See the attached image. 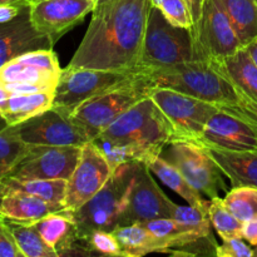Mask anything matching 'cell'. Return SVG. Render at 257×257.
Listing matches in <instances>:
<instances>
[{"label":"cell","mask_w":257,"mask_h":257,"mask_svg":"<svg viewBox=\"0 0 257 257\" xmlns=\"http://www.w3.org/2000/svg\"><path fill=\"white\" fill-rule=\"evenodd\" d=\"M151 0L98 3L69 68L138 70Z\"/></svg>","instance_id":"6da1fadb"},{"label":"cell","mask_w":257,"mask_h":257,"mask_svg":"<svg viewBox=\"0 0 257 257\" xmlns=\"http://www.w3.org/2000/svg\"><path fill=\"white\" fill-rule=\"evenodd\" d=\"M177 141L172 125L151 97L123 113L92 141L113 168L128 162L147 165Z\"/></svg>","instance_id":"7a4b0ae2"},{"label":"cell","mask_w":257,"mask_h":257,"mask_svg":"<svg viewBox=\"0 0 257 257\" xmlns=\"http://www.w3.org/2000/svg\"><path fill=\"white\" fill-rule=\"evenodd\" d=\"M141 163L128 162L117 166L107 183L73 212L78 240L85 241L94 231H113L118 227Z\"/></svg>","instance_id":"3957f363"},{"label":"cell","mask_w":257,"mask_h":257,"mask_svg":"<svg viewBox=\"0 0 257 257\" xmlns=\"http://www.w3.org/2000/svg\"><path fill=\"white\" fill-rule=\"evenodd\" d=\"M153 88L147 74L140 72L132 79L80 104L70 118L88 140L93 141L123 113L150 97Z\"/></svg>","instance_id":"277c9868"},{"label":"cell","mask_w":257,"mask_h":257,"mask_svg":"<svg viewBox=\"0 0 257 257\" xmlns=\"http://www.w3.org/2000/svg\"><path fill=\"white\" fill-rule=\"evenodd\" d=\"M195 59L191 29L171 24L160 8H151L138 60L140 72H152Z\"/></svg>","instance_id":"5b68a950"},{"label":"cell","mask_w":257,"mask_h":257,"mask_svg":"<svg viewBox=\"0 0 257 257\" xmlns=\"http://www.w3.org/2000/svg\"><path fill=\"white\" fill-rule=\"evenodd\" d=\"M140 70H103L90 68L62 69L52 108L70 117L87 100L132 79Z\"/></svg>","instance_id":"8992f818"},{"label":"cell","mask_w":257,"mask_h":257,"mask_svg":"<svg viewBox=\"0 0 257 257\" xmlns=\"http://www.w3.org/2000/svg\"><path fill=\"white\" fill-rule=\"evenodd\" d=\"M150 97L171 123L177 141L197 142L211 118L218 112L212 103L170 88L155 87Z\"/></svg>","instance_id":"52a82bcc"},{"label":"cell","mask_w":257,"mask_h":257,"mask_svg":"<svg viewBox=\"0 0 257 257\" xmlns=\"http://www.w3.org/2000/svg\"><path fill=\"white\" fill-rule=\"evenodd\" d=\"M192 38L193 60H222L243 48L221 0H205L202 14L192 30Z\"/></svg>","instance_id":"ba28073f"},{"label":"cell","mask_w":257,"mask_h":257,"mask_svg":"<svg viewBox=\"0 0 257 257\" xmlns=\"http://www.w3.org/2000/svg\"><path fill=\"white\" fill-rule=\"evenodd\" d=\"M167 147L166 160L176 166L198 192L215 198L220 190H225V175L207 148L191 141H175Z\"/></svg>","instance_id":"9c48e42d"},{"label":"cell","mask_w":257,"mask_h":257,"mask_svg":"<svg viewBox=\"0 0 257 257\" xmlns=\"http://www.w3.org/2000/svg\"><path fill=\"white\" fill-rule=\"evenodd\" d=\"M114 168L90 141L82 146L79 161L68 180L65 208L74 212L90 200L112 176Z\"/></svg>","instance_id":"30bf717a"},{"label":"cell","mask_w":257,"mask_h":257,"mask_svg":"<svg viewBox=\"0 0 257 257\" xmlns=\"http://www.w3.org/2000/svg\"><path fill=\"white\" fill-rule=\"evenodd\" d=\"M82 146H33L12 173L19 180H69L79 161Z\"/></svg>","instance_id":"8fae6325"},{"label":"cell","mask_w":257,"mask_h":257,"mask_svg":"<svg viewBox=\"0 0 257 257\" xmlns=\"http://www.w3.org/2000/svg\"><path fill=\"white\" fill-rule=\"evenodd\" d=\"M14 130L29 146H84L90 142L72 118L54 108L15 124Z\"/></svg>","instance_id":"7c38bea8"},{"label":"cell","mask_w":257,"mask_h":257,"mask_svg":"<svg viewBox=\"0 0 257 257\" xmlns=\"http://www.w3.org/2000/svg\"><path fill=\"white\" fill-rule=\"evenodd\" d=\"M176 203H173L158 187L151 176L146 163H141L136 180L130 193L127 208L123 213L118 227L142 223L155 218L173 217Z\"/></svg>","instance_id":"4fadbf2b"},{"label":"cell","mask_w":257,"mask_h":257,"mask_svg":"<svg viewBox=\"0 0 257 257\" xmlns=\"http://www.w3.org/2000/svg\"><path fill=\"white\" fill-rule=\"evenodd\" d=\"M95 5L97 0H35L30 4V18L35 29L55 44Z\"/></svg>","instance_id":"5bb4252c"},{"label":"cell","mask_w":257,"mask_h":257,"mask_svg":"<svg viewBox=\"0 0 257 257\" xmlns=\"http://www.w3.org/2000/svg\"><path fill=\"white\" fill-rule=\"evenodd\" d=\"M196 143L206 148L257 153V127L218 110Z\"/></svg>","instance_id":"9a60e30c"},{"label":"cell","mask_w":257,"mask_h":257,"mask_svg":"<svg viewBox=\"0 0 257 257\" xmlns=\"http://www.w3.org/2000/svg\"><path fill=\"white\" fill-rule=\"evenodd\" d=\"M54 43L35 29L27 5L17 18L0 24V68L28 52L52 49Z\"/></svg>","instance_id":"2e32d148"},{"label":"cell","mask_w":257,"mask_h":257,"mask_svg":"<svg viewBox=\"0 0 257 257\" xmlns=\"http://www.w3.org/2000/svg\"><path fill=\"white\" fill-rule=\"evenodd\" d=\"M64 210H67L64 206L48 202L28 193L7 191L2 203V217L15 222L34 223L50 213Z\"/></svg>","instance_id":"e0dca14e"},{"label":"cell","mask_w":257,"mask_h":257,"mask_svg":"<svg viewBox=\"0 0 257 257\" xmlns=\"http://www.w3.org/2000/svg\"><path fill=\"white\" fill-rule=\"evenodd\" d=\"M33 225L43 240L53 250L57 251L58 256H69L77 241H79L77 238V227L73 212L68 210L50 213Z\"/></svg>","instance_id":"ac0fdd59"},{"label":"cell","mask_w":257,"mask_h":257,"mask_svg":"<svg viewBox=\"0 0 257 257\" xmlns=\"http://www.w3.org/2000/svg\"><path fill=\"white\" fill-rule=\"evenodd\" d=\"M232 187L257 188V153L207 148Z\"/></svg>","instance_id":"d6986e66"},{"label":"cell","mask_w":257,"mask_h":257,"mask_svg":"<svg viewBox=\"0 0 257 257\" xmlns=\"http://www.w3.org/2000/svg\"><path fill=\"white\" fill-rule=\"evenodd\" d=\"M207 63L257 103V65L245 47L225 59Z\"/></svg>","instance_id":"ffe728a7"},{"label":"cell","mask_w":257,"mask_h":257,"mask_svg":"<svg viewBox=\"0 0 257 257\" xmlns=\"http://www.w3.org/2000/svg\"><path fill=\"white\" fill-rule=\"evenodd\" d=\"M147 166L151 172L155 173L163 185L175 191L188 205L195 206V207L208 212L210 201H206L202 197V193L198 192L195 187H192L190 182L185 178V176L180 172V170L171 162H168L162 155L156 156L153 160H151L147 163Z\"/></svg>","instance_id":"44dd1931"},{"label":"cell","mask_w":257,"mask_h":257,"mask_svg":"<svg viewBox=\"0 0 257 257\" xmlns=\"http://www.w3.org/2000/svg\"><path fill=\"white\" fill-rule=\"evenodd\" d=\"M55 90L12 94L0 108V115L8 125H15L52 108Z\"/></svg>","instance_id":"7402d4cb"},{"label":"cell","mask_w":257,"mask_h":257,"mask_svg":"<svg viewBox=\"0 0 257 257\" xmlns=\"http://www.w3.org/2000/svg\"><path fill=\"white\" fill-rule=\"evenodd\" d=\"M123 251V257H142L153 252H167L168 247L141 223L117 227L112 231Z\"/></svg>","instance_id":"603a6c76"},{"label":"cell","mask_w":257,"mask_h":257,"mask_svg":"<svg viewBox=\"0 0 257 257\" xmlns=\"http://www.w3.org/2000/svg\"><path fill=\"white\" fill-rule=\"evenodd\" d=\"M242 47L257 38V0H221Z\"/></svg>","instance_id":"cb8c5ba5"},{"label":"cell","mask_w":257,"mask_h":257,"mask_svg":"<svg viewBox=\"0 0 257 257\" xmlns=\"http://www.w3.org/2000/svg\"><path fill=\"white\" fill-rule=\"evenodd\" d=\"M60 73L50 72L33 64L14 59L0 68V83H30L39 84L49 90H55Z\"/></svg>","instance_id":"d4e9b609"},{"label":"cell","mask_w":257,"mask_h":257,"mask_svg":"<svg viewBox=\"0 0 257 257\" xmlns=\"http://www.w3.org/2000/svg\"><path fill=\"white\" fill-rule=\"evenodd\" d=\"M7 191L28 193L65 207L68 180H19L5 176Z\"/></svg>","instance_id":"484cf974"},{"label":"cell","mask_w":257,"mask_h":257,"mask_svg":"<svg viewBox=\"0 0 257 257\" xmlns=\"http://www.w3.org/2000/svg\"><path fill=\"white\" fill-rule=\"evenodd\" d=\"M23 257H59L40 236L33 223L15 222L4 218Z\"/></svg>","instance_id":"4316f807"},{"label":"cell","mask_w":257,"mask_h":257,"mask_svg":"<svg viewBox=\"0 0 257 257\" xmlns=\"http://www.w3.org/2000/svg\"><path fill=\"white\" fill-rule=\"evenodd\" d=\"M33 146L23 142L17 135L14 125L0 128V166L14 170L23 160L28 157Z\"/></svg>","instance_id":"83f0119b"},{"label":"cell","mask_w":257,"mask_h":257,"mask_svg":"<svg viewBox=\"0 0 257 257\" xmlns=\"http://www.w3.org/2000/svg\"><path fill=\"white\" fill-rule=\"evenodd\" d=\"M226 207L241 222L257 218V188L232 187L223 198Z\"/></svg>","instance_id":"f1b7e54d"},{"label":"cell","mask_w":257,"mask_h":257,"mask_svg":"<svg viewBox=\"0 0 257 257\" xmlns=\"http://www.w3.org/2000/svg\"><path fill=\"white\" fill-rule=\"evenodd\" d=\"M208 216H210L213 228L222 240L233 237L242 238L243 222H241L238 218H236L230 212V210L226 207L225 202H223V198H211L210 207H208Z\"/></svg>","instance_id":"f546056e"},{"label":"cell","mask_w":257,"mask_h":257,"mask_svg":"<svg viewBox=\"0 0 257 257\" xmlns=\"http://www.w3.org/2000/svg\"><path fill=\"white\" fill-rule=\"evenodd\" d=\"M90 252L94 255L123 256L122 247L112 231H94L85 240Z\"/></svg>","instance_id":"4dcf8cb0"},{"label":"cell","mask_w":257,"mask_h":257,"mask_svg":"<svg viewBox=\"0 0 257 257\" xmlns=\"http://www.w3.org/2000/svg\"><path fill=\"white\" fill-rule=\"evenodd\" d=\"M158 8L171 24L175 27L187 28L192 32V18L185 0H165Z\"/></svg>","instance_id":"1f68e13d"},{"label":"cell","mask_w":257,"mask_h":257,"mask_svg":"<svg viewBox=\"0 0 257 257\" xmlns=\"http://www.w3.org/2000/svg\"><path fill=\"white\" fill-rule=\"evenodd\" d=\"M217 257H253V248L243 242V238L233 237L222 240L216 247Z\"/></svg>","instance_id":"d6a6232c"},{"label":"cell","mask_w":257,"mask_h":257,"mask_svg":"<svg viewBox=\"0 0 257 257\" xmlns=\"http://www.w3.org/2000/svg\"><path fill=\"white\" fill-rule=\"evenodd\" d=\"M0 257H23L4 218H0Z\"/></svg>","instance_id":"836d02e7"},{"label":"cell","mask_w":257,"mask_h":257,"mask_svg":"<svg viewBox=\"0 0 257 257\" xmlns=\"http://www.w3.org/2000/svg\"><path fill=\"white\" fill-rule=\"evenodd\" d=\"M27 5L24 4H3L0 5V24L8 23L18 17L22 9Z\"/></svg>","instance_id":"e575fe53"},{"label":"cell","mask_w":257,"mask_h":257,"mask_svg":"<svg viewBox=\"0 0 257 257\" xmlns=\"http://www.w3.org/2000/svg\"><path fill=\"white\" fill-rule=\"evenodd\" d=\"M242 238H245L250 245L257 246V218L243 222Z\"/></svg>","instance_id":"d590c367"},{"label":"cell","mask_w":257,"mask_h":257,"mask_svg":"<svg viewBox=\"0 0 257 257\" xmlns=\"http://www.w3.org/2000/svg\"><path fill=\"white\" fill-rule=\"evenodd\" d=\"M185 2H186V5H187L188 10H190L191 18H192V23H193L192 30H193L196 25H197L198 20H200L201 14H202L205 0H185Z\"/></svg>","instance_id":"8d00e7d4"},{"label":"cell","mask_w":257,"mask_h":257,"mask_svg":"<svg viewBox=\"0 0 257 257\" xmlns=\"http://www.w3.org/2000/svg\"><path fill=\"white\" fill-rule=\"evenodd\" d=\"M10 95H12V93L7 89V87L3 83H0V108L4 105V103L7 102Z\"/></svg>","instance_id":"74e56055"},{"label":"cell","mask_w":257,"mask_h":257,"mask_svg":"<svg viewBox=\"0 0 257 257\" xmlns=\"http://www.w3.org/2000/svg\"><path fill=\"white\" fill-rule=\"evenodd\" d=\"M245 48L247 49V52L250 53L251 58H252L253 62H255L256 65H257V38L255 40H253V42H251L250 44L246 45Z\"/></svg>","instance_id":"f35d334b"},{"label":"cell","mask_w":257,"mask_h":257,"mask_svg":"<svg viewBox=\"0 0 257 257\" xmlns=\"http://www.w3.org/2000/svg\"><path fill=\"white\" fill-rule=\"evenodd\" d=\"M7 195V185H5V177H2L0 176V218L2 217V203H3V198L4 196Z\"/></svg>","instance_id":"ab89813d"},{"label":"cell","mask_w":257,"mask_h":257,"mask_svg":"<svg viewBox=\"0 0 257 257\" xmlns=\"http://www.w3.org/2000/svg\"><path fill=\"white\" fill-rule=\"evenodd\" d=\"M35 0H0V5L3 4H24V5H30L32 3H34Z\"/></svg>","instance_id":"60d3db41"},{"label":"cell","mask_w":257,"mask_h":257,"mask_svg":"<svg viewBox=\"0 0 257 257\" xmlns=\"http://www.w3.org/2000/svg\"><path fill=\"white\" fill-rule=\"evenodd\" d=\"M10 173H12V170H9V168H7V167H2V166H0V176H2V177H5V176L10 175Z\"/></svg>","instance_id":"b9f144b4"},{"label":"cell","mask_w":257,"mask_h":257,"mask_svg":"<svg viewBox=\"0 0 257 257\" xmlns=\"http://www.w3.org/2000/svg\"><path fill=\"white\" fill-rule=\"evenodd\" d=\"M151 2H152V5L153 7H160L161 4H162L163 2H165V0H151Z\"/></svg>","instance_id":"7bdbcfd3"},{"label":"cell","mask_w":257,"mask_h":257,"mask_svg":"<svg viewBox=\"0 0 257 257\" xmlns=\"http://www.w3.org/2000/svg\"><path fill=\"white\" fill-rule=\"evenodd\" d=\"M4 125H7V123H5V120L3 119L2 115H0V128H3V127H4Z\"/></svg>","instance_id":"ee69618b"},{"label":"cell","mask_w":257,"mask_h":257,"mask_svg":"<svg viewBox=\"0 0 257 257\" xmlns=\"http://www.w3.org/2000/svg\"><path fill=\"white\" fill-rule=\"evenodd\" d=\"M253 257H257V246L253 248Z\"/></svg>","instance_id":"f6af8a7d"},{"label":"cell","mask_w":257,"mask_h":257,"mask_svg":"<svg viewBox=\"0 0 257 257\" xmlns=\"http://www.w3.org/2000/svg\"><path fill=\"white\" fill-rule=\"evenodd\" d=\"M102 2H105V0H97V4L98 3H102Z\"/></svg>","instance_id":"bcb514c9"}]
</instances>
